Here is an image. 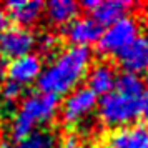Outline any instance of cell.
I'll return each mask as SVG.
<instances>
[{
    "instance_id": "6da1fadb",
    "label": "cell",
    "mask_w": 148,
    "mask_h": 148,
    "mask_svg": "<svg viewBox=\"0 0 148 148\" xmlns=\"http://www.w3.org/2000/svg\"><path fill=\"white\" fill-rule=\"evenodd\" d=\"M98 118L105 127L148 123V83L140 75L121 73L112 92L98 100Z\"/></svg>"
},
{
    "instance_id": "7a4b0ae2",
    "label": "cell",
    "mask_w": 148,
    "mask_h": 148,
    "mask_svg": "<svg viewBox=\"0 0 148 148\" xmlns=\"http://www.w3.org/2000/svg\"><path fill=\"white\" fill-rule=\"evenodd\" d=\"M92 67V52L83 47H68L55 53L37 80L40 93L60 98L78 88Z\"/></svg>"
},
{
    "instance_id": "ac0fdd59",
    "label": "cell",
    "mask_w": 148,
    "mask_h": 148,
    "mask_svg": "<svg viewBox=\"0 0 148 148\" xmlns=\"http://www.w3.org/2000/svg\"><path fill=\"white\" fill-rule=\"evenodd\" d=\"M60 147H62V148H82L80 138H78L75 133H68L67 136L62 140Z\"/></svg>"
},
{
    "instance_id": "9a60e30c",
    "label": "cell",
    "mask_w": 148,
    "mask_h": 148,
    "mask_svg": "<svg viewBox=\"0 0 148 148\" xmlns=\"http://www.w3.org/2000/svg\"><path fill=\"white\" fill-rule=\"evenodd\" d=\"M10 148H57V138L50 130L38 128L25 138L14 141V145Z\"/></svg>"
},
{
    "instance_id": "4fadbf2b",
    "label": "cell",
    "mask_w": 148,
    "mask_h": 148,
    "mask_svg": "<svg viewBox=\"0 0 148 148\" xmlns=\"http://www.w3.org/2000/svg\"><path fill=\"white\" fill-rule=\"evenodd\" d=\"M116 72L115 68L107 63V62H98L93 63L92 67L88 68L87 73V82H88V88L93 92L97 97H103L108 92H112L116 82Z\"/></svg>"
},
{
    "instance_id": "ba28073f",
    "label": "cell",
    "mask_w": 148,
    "mask_h": 148,
    "mask_svg": "<svg viewBox=\"0 0 148 148\" xmlns=\"http://www.w3.org/2000/svg\"><path fill=\"white\" fill-rule=\"evenodd\" d=\"M107 148H148V123H133L112 130L105 138Z\"/></svg>"
},
{
    "instance_id": "5b68a950",
    "label": "cell",
    "mask_w": 148,
    "mask_h": 148,
    "mask_svg": "<svg viewBox=\"0 0 148 148\" xmlns=\"http://www.w3.org/2000/svg\"><path fill=\"white\" fill-rule=\"evenodd\" d=\"M98 105V97L88 87H78L67 95L62 103V118L67 125L80 123L93 113Z\"/></svg>"
},
{
    "instance_id": "ffe728a7",
    "label": "cell",
    "mask_w": 148,
    "mask_h": 148,
    "mask_svg": "<svg viewBox=\"0 0 148 148\" xmlns=\"http://www.w3.org/2000/svg\"><path fill=\"white\" fill-rule=\"evenodd\" d=\"M0 82H2V68H0Z\"/></svg>"
},
{
    "instance_id": "52a82bcc",
    "label": "cell",
    "mask_w": 148,
    "mask_h": 148,
    "mask_svg": "<svg viewBox=\"0 0 148 148\" xmlns=\"http://www.w3.org/2000/svg\"><path fill=\"white\" fill-rule=\"evenodd\" d=\"M123 73L140 75L148 70V35L140 34L128 47L116 55Z\"/></svg>"
},
{
    "instance_id": "8fae6325",
    "label": "cell",
    "mask_w": 148,
    "mask_h": 148,
    "mask_svg": "<svg viewBox=\"0 0 148 148\" xmlns=\"http://www.w3.org/2000/svg\"><path fill=\"white\" fill-rule=\"evenodd\" d=\"M133 7L135 3L128 0H97V5L90 12V18L97 22L101 28H107L120 18L130 15V10Z\"/></svg>"
},
{
    "instance_id": "30bf717a",
    "label": "cell",
    "mask_w": 148,
    "mask_h": 148,
    "mask_svg": "<svg viewBox=\"0 0 148 148\" xmlns=\"http://www.w3.org/2000/svg\"><path fill=\"white\" fill-rule=\"evenodd\" d=\"M42 70H43L42 58L37 53H28L25 57L15 58L8 63L7 80L25 88V85H30V83L38 80Z\"/></svg>"
},
{
    "instance_id": "3957f363",
    "label": "cell",
    "mask_w": 148,
    "mask_h": 148,
    "mask_svg": "<svg viewBox=\"0 0 148 148\" xmlns=\"http://www.w3.org/2000/svg\"><path fill=\"white\" fill-rule=\"evenodd\" d=\"M58 112V98L47 93H34L23 98L18 112L15 113L10 123V136L14 141H18L38 130L40 125H45Z\"/></svg>"
},
{
    "instance_id": "277c9868",
    "label": "cell",
    "mask_w": 148,
    "mask_h": 148,
    "mask_svg": "<svg viewBox=\"0 0 148 148\" xmlns=\"http://www.w3.org/2000/svg\"><path fill=\"white\" fill-rule=\"evenodd\" d=\"M140 35V23L135 17L127 15L118 22L112 23L110 27L103 28L97 47L103 55L116 57L125 47H128L132 42Z\"/></svg>"
},
{
    "instance_id": "d6986e66",
    "label": "cell",
    "mask_w": 148,
    "mask_h": 148,
    "mask_svg": "<svg viewBox=\"0 0 148 148\" xmlns=\"http://www.w3.org/2000/svg\"><path fill=\"white\" fill-rule=\"evenodd\" d=\"M10 23H12V20H10V17H8L7 10L3 7H0V34L5 32V30H8V28H10Z\"/></svg>"
},
{
    "instance_id": "7c38bea8",
    "label": "cell",
    "mask_w": 148,
    "mask_h": 148,
    "mask_svg": "<svg viewBox=\"0 0 148 148\" xmlns=\"http://www.w3.org/2000/svg\"><path fill=\"white\" fill-rule=\"evenodd\" d=\"M43 7L45 3L40 0H10L3 8L7 10L10 20L15 22L18 27L27 28L40 18Z\"/></svg>"
},
{
    "instance_id": "9c48e42d",
    "label": "cell",
    "mask_w": 148,
    "mask_h": 148,
    "mask_svg": "<svg viewBox=\"0 0 148 148\" xmlns=\"http://www.w3.org/2000/svg\"><path fill=\"white\" fill-rule=\"evenodd\" d=\"M103 28L93 22L90 17H77L73 22L63 27L65 38L70 42V47L88 48L98 42Z\"/></svg>"
},
{
    "instance_id": "2e32d148",
    "label": "cell",
    "mask_w": 148,
    "mask_h": 148,
    "mask_svg": "<svg viewBox=\"0 0 148 148\" xmlns=\"http://www.w3.org/2000/svg\"><path fill=\"white\" fill-rule=\"evenodd\" d=\"M22 95H23V87L17 85L14 82L5 80L0 85V98H2V101H5L8 105L17 103L22 98Z\"/></svg>"
},
{
    "instance_id": "8992f818",
    "label": "cell",
    "mask_w": 148,
    "mask_h": 148,
    "mask_svg": "<svg viewBox=\"0 0 148 148\" xmlns=\"http://www.w3.org/2000/svg\"><path fill=\"white\" fill-rule=\"evenodd\" d=\"M37 47V35L28 28L10 27L0 34V57L5 60H15L32 53Z\"/></svg>"
},
{
    "instance_id": "44dd1931",
    "label": "cell",
    "mask_w": 148,
    "mask_h": 148,
    "mask_svg": "<svg viewBox=\"0 0 148 148\" xmlns=\"http://www.w3.org/2000/svg\"><path fill=\"white\" fill-rule=\"evenodd\" d=\"M87 148H97V147H87Z\"/></svg>"
},
{
    "instance_id": "5bb4252c",
    "label": "cell",
    "mask_w": 148,
    "mask_h": 148,
    "mask_svg": "<svg viewBox=\"0 0 148 148\" xmlns=\"http://www.w3.org/2000/svg\"><path fill=\"white\" fill-rule=\"evenodd\" d=\"M43 10L52 25L65 27L78 17L80 3H77L73 0H52V2L45 3Z\"/></svg>"
},
{
    "instance_id": "e0dca14e",
    "label": "cell",
    "mask_w": 148,
    "mask_h": 148,
    "mask_svg": "<svg viewBox=\"0 0 148 148\" xmlns=\"http://www.w3.org/2000/svg\"><path fill=\"white\" fill-rule=\"evenodd\" d=\"M37 45L40 47L42 52H45V53H52L55 52L58 45H60V40H58V37L53 34H45L42 35V37H37Z\"/></svg>"
}]
</instances>
